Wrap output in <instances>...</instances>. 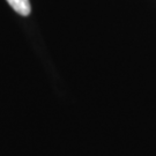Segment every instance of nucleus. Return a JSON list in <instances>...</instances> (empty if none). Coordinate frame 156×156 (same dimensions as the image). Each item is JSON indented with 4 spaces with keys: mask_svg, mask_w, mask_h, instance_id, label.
Returning a JSON list of instances; mask_svg holds the SVG:
<instances>
[{
    "mask_svg": "<svg viewBox=\"0 0 156 156\" xmlns=\"http://www.w3.org/2000/svg\"><path fill=\"white\" fill-rule=\"evenodd\" d=\"M7 2L17 14L22 16H28L30 14L31 6H30L29 0H7Z\"/></svg>",
    "mask_w": 156,
    "mask_h": 156,
    "instance_id": "nucleus-1",
    "label": "nucleus"
}]
</instances>
